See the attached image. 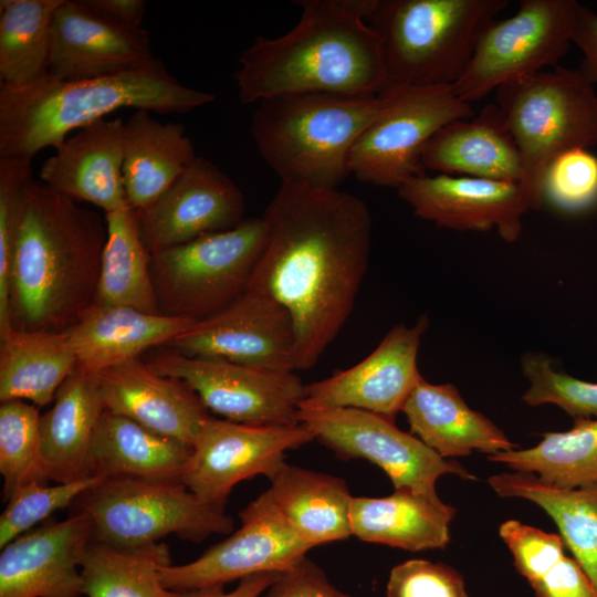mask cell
I'll use <instances>...</instances> for the list:
<instances>
[{
  "label": "cell",
  "mask_w": 597,
  "mask_h": 597,
  "mask_svg": "<svg viewBox=\"0 0 597 597\" xmlns=\"http://www.w3.org/2000/svg\"><path fill=\"white\" fill-rule=\"evenodd\" d=\"M249 290L275 298L295 329V368H312L350 316L367 273L371 216L358 197L281 184Z\"/></svg>",
  "instance_id": "6da1fadb"
},
{
  "label": "cell",
  "mask_w": 597,
  "mask_h": 597,
  "mask_svg": "<svg viewBox=\"0 0 597 597\" xmlns=\"http://www.w3.org/2000/svg\"><path fill=\"white\" fill-rule=\"evenodd\" d=\"M285 34L256 36L238 60L243 104L294 94H381L392 84L380 41L366 22L371 0H300Z\"/></svg>",
  "instance_id": "7a4b0ae2"
},
{
  "label": "cell",
  "mask_w": 597,
  "mask_h": 597,
  "mask_svg": "<svg viewBox=\"0 0 597 597\" xmlns=\"http://www.w3.org/2000/svg\"><path fill=\"white\" fill-rule=\"evenodd\" d=\"M105 217L31 179L11 272L13 329L65 332L94 303Z\"/></svg>",
  "instance_id": "3957f363"
},
{
  "label": "cell",
  "mask_w": 597,
  "mask_h": 597,
  "mask_svg": "<svg viewBox=\"0 0 597 597\" xmlns=\"http://www.w3.org/2000/svg\"><path fill=\"white\" fill-rule=\"evenodd\" d=\"M216 95L180 83L159 60L113 75L62 81L48 74L23 87L0 86V157L33 159L67 135L121 108L184 114Z\"/></svg>",
  "instance_id": "277c9868"
},
{
  "label": "cell",
  "mask_w": 597,
  "mask_h": 597,
  "mask_svg": "<svg viewBox=\"0 0 597 597\" xmlns=\"http://www.w3.org/2000/svg\"><path fill=\"white\" fill-rule=\"evenodd\" d=\"M388 88L376 95L306 93L260 101L251 135L281 184L336 189L349 175L359 135L380 114Z\"/></svg>",
  "instance_id": "5b68a950"
},
{
  "label": "cell",
  "mask_w": 597,
  "mask_h": 597,
  "mask_svg": "<svg viewBox=\"0 0 597 597\" xmlns=\"http://www.w3.org/2000/svg\"><path fill=\"white\" fill-rule=\"evenodd\" d=\"M509 0H371L366 22L377 33L391 84L453 85L484 28Z\"/></svg>",
  "instance_id": "8992f818"
},
{
  "label": "cell",
  "mask_w": 597,
  "mask_h": 597,
  "mask_svg": "<svg viewBox=\"0 0 597 597\" xmlns=\"http://www.w3.org/2000/svg\"><path fill=\"white\" fill-rule=\"evenodd\" d=\"M496 102L522 157L520 185L538 210L548 165L565 151L597 145L596 87L579 69L556 66L500 86Z\"/></svg>",
  "instance_id": "52a82bcc"
},
{
  "label": "cell",
  "mask_w": 597,
  "mask_h": 597,
  "mask_svg": "<svg viewBox=\"0 0 597 597\" xmlns=\"http://www.w3.org/2000/svg\"><path fill=\"white\" fill-rule=\"evenodd\" d=\"M263 217L151 254L150 273L161 314L206 320L243 296L263 252Z\"/></svg>",
  "instance_id": "ba28073f"
},
{
  "label": "cell",
  "mask_w": 597,
  "mask_h": 597,
  "mask_svg": "<svg viewBox=\"0 0 597 597\" xmlns=\"http://www.w3.org/2000/svg\"><path fill=\"white\" fill-rule=\"evenodd\" d=\"M75 504L76 511L91 517L93 538L116 546L154 544L170 534L201 542L233 530L224 507L202 500L180 482L105 478Z\"/></svg>",
  "instance_id": "9c48e42d"
},
{
  "label": "cell",
  "mask_w": 597,
  "mask_h": 597,
  "mask_svg": "<svg viewBox=\"0 0 597 597\" xmlns=\"http://www.w3.org/2000/svg\"><path fill=\"white\" fill-rule=\"evenodd\" d=\"M580 7L576 0H522L512 17L493 19L452 85L457 96L471 104L506 83L558 66L573 43Z\"/></svg>",
  "instance_id": "30bf717a"
},
{
  "label": "cell",
  "mask_w": 597,
  "mask_h": 597,
  "mask_svg": "<svg viewBox=\"0 0 597 597\" xmlns=\"http://www.w3.org/2000/svg\"><path fill=\"white\" fill-rule=\"evenodd\" d=\"M473 116L472 105L452 85L392 84L380 114L366 127L349 155V172L365 184L398 189L426 175L421 151L446 124Z\"/></svg>",
  "instance_id": "8fae6325"
},
{
  "label": "cell",
  "mask_w": 597,
  "mask_h": 597,
  "mask_svg": "<svg viewBox=\"0 0 597 597\" xmlns=\"http://www.w3.org/2000/svg\"><path fill=\"white\" fill-rule=\"evenodd\" d=\"M322 444L342 459H365L378 465L395 490L409 489L439 498L436 482L443 474L475 480L462 464L448 460L412 433L400 430L395 420L355 408L304 409L297 412Z\"/></svg>",
  "instance_id": "7c38bea8"
},
{
  "label": "cell",
  "mask_w": 597,
  "mask_h": 597,
  "mask_svg": "<svg viewBox=\"0 0 597 597\" xmlns=\"http://www.w3.org/2000/svg\"><path fill=\"white\" fill-rule=\"evenodd\" d=\"M157 371L185 381L206 408L228 420L260 426L297 425L306 385L293 371L159 352L146 360Z\"/></svg>",
  "instance_id": "4fadbf2b"
},
{
  "label": "cell",
  "mask_w": 597,
  "mask_h": 597,
  "mask_svg": "<svg viewBox=\"0 0 597 597\" xmlns=\"http://www.w3.org/2000/svg\"><path fill=\"white\" fill-rule=\"evenodd\" d=\"M239 516L241 527L197 559L163 567V584L170 590L185 594L256 573H283L312 548L294 532L268 491L241 510Z\"/></svg>",
  "instance_id": "5bb4252c"
},
{
  "label": "cell",
  "mask_w": 597,
  "mask_h": 597,
  "mask_svg": "<svg viewBox=\"0 0 597 597\" xmlns=\"http://www.w3.org/2000/svg\"><path fill=\"white\" fill-rule=\"evenodd\" d=\"M313 440L302 423L260 426L210 417L192 444L180 482L202 500L226 507L234 485L259 474L270 479L285 464L287 450Z\"/></svg>",
  "instance_id": "9a60e30c"
},
{
  "label": "cell",
  "mask_w": 597,
  "mask_h": 597,
  "mask_svg": "<svg viewBox=\"0 0 597 597\" xmlns=\"http://www.w3.org/2000/svg\"><path fill=\"white\" fill-rule=\"evenodd\" d=\"M295 342L289 311L275 298L249 290L223 311L193 323L166 346L189 357L293 371Z\"/></svg>",
  "instance_id": "2e32d148"
},
{
  "label": "cell",
  "mask_w": 597,
  "mask_h": 597,
  "mask_svg": "<svg viewBox=\"0 0 597 597\" xmlns=\"http://www.w3.org/2000/svg\"><path fill=\"white\" fill-rule=\"evenodd\" d=\"M428 326L426 315L395 325L363 360L307 385L300 409L355 408L395 420L422 378L417 358Z\"/></svg>",
  "instance_id": "e0dca14e"
},
{
  "label": "cell",
  "mask_w": 597,
  "mask_h": 597,
  "mask_svg": "<svg viewBox=\"0 0 597 597\" xmlns=\"http://www.w3.org/2000/svg\"><path fill=\"white\" fill-rule=\"evenodd\" d=\"M244 219L245 200L240 188L212 161L197 156L151 206L139 211V228L147 250L154 254L232 229Z\"/></svg>",
  "instance_id": "ac0fdd59"
},
{
  "label": "cell",
  "mask_w": 597,
  "mask_h": 597,
  "mask_svg": "<svg viewBox=\"0 0 597 597\" xmlns=\"http://www.w3.org/2000/svg\"><path fill=\"white\" fill-rule=\"evenodd\" d=\"M397 192L415 216L438 227L482 232L495 228L509 243L520 238L523 216L532 210L519 182L426 174L410 178Z\"/></svg>",
  "instance_id": "d6986e66"
},
{
  "label": "cell",
  "mask_w": 597,
  "mask_h": 597,
  "mask_svg": "<svg viewBox=\"0 0 597 597\" xmlns=\"http://www.w3.org/2000/svg\"><path fill=\"white\" fill-rule=\"evenodd\" d=\"M154 59L148 32L121 23L85 3L64 0L52 22L49 74L62 81L96 78Z\"/></svg>",
  "instance_id": "ffe728a7"
},
{
  "label": "cell",
  "mask_w": 597,
  "mask_h": 597,
  "mask_svg": "<svg viewBox=\"0 0 597 597\" xmlns=\"http://www.w3.org/2000/svg\"><path fill=\"white\" fill-rule=\"evenodd\" d=\"M93 540L88 514L46 522L0 554V597H82L81 559Z\"/></svg>",
  "instance_id": "44dd1931"
},
{
  "label": "cell",
  "mask_w": 597,
  "mask_h": 597,
  "mask_svg": "<svg viewBox=\"0 0 597 597\" xmlns=\"http://www.w3.org/2000/svg\"><path fill=\"white\" fill-rule=\"evenodd\" d=\"M96 375L105 410L191 447L211 417L185 381L157 371L139 357Z\"/></svg>",
  "instance_id": "7402d4cb"
},
{
  "label": "cell",
  "mask_w": 597,
  "mask_h": 597,
  "mask_svg": "<svg viewBox=\"0 0 597 597\" xmlns=\"http://www.w3.org/2000/svg\"><path fill=\"white\" fill-rule=\"evenodd\" d=\"M124 121L100 119L67 137L40 168L41 182L105 213L128 205L123 176Z\"/></svg>",
  "instance_id": "603a6c76"
},
{
  "label": "cell",
  "mask_w": 597,
  "mask_h": 597,
  "mask_svg": "<svg viewBox=\"0 0 597 597\" xmlns=\"http://www.w3.org/2000/svg\"><path fill=\"white\" fill-rule=\"evenodd\" d=\"M421 161L426 169L450 176L521 184L524 174L520 150L496 104L441 127L426 143Z\"/></svg>",
  "instance_id": "cb8c5ba5"
},
{
  "label": "cell",
  "mask_w": 597,
  "mask_h": 597,
  "mask_svg": "<svg viewBox=\"0 0 597 597\" xmlns=\"http://www.w3.org/2000/svg\"><path fill=\"white\" fill-rule=\"evenodd\" d=\"M104 410L97 375L77 365L40 419L49 481L65 483L95 475L92 439Z\"/></svg>",
  "instance_id": "d4e9b609"
},
{
  "label": "cell",
  "mask_w": 597,
  "mask_h": 597,
  "mask_svg": "<svg viewBox=\"0 0 597 597\" xmlns=\"http://www.w3.org/2000/svg\"><path fill=\"white\" fill-rule=\"evenodd\" d=\"M401 412L411 433L444 459L472 451L490 457L517 448L494 422L471 409L452 384L436 385L421 378Z\"/></svg>",
  "instance_id": "484cf974"
},
{
  "label": "cell",
  "mask_w": 597,
  "mask_h": 597,
  "mask_svg": "<svg viewBox=\"0 0 597 597\" xmlns=\"http://www.w3.org/2000/svg\"><path fill=\"white\" fill-rule=\"evenodd\" d=\"M193 323L132 307L93 304L65 333L78 366L98 374L149 348L166 346Z\"/></svg>",
  "instance_id": "4316f807"
},
{
  "label": "cell",
  "mask_w": 597,
  "mask_h": 597,
  "mask_svg": "<svg viewBox=\"0 0 597 597\" xmlns=\"http://www.w3.org/2000/svg\"><path fill=\"white\" fill-rule=\"evenodd\" d=\"M455 509L440 498L397 489L385 498L353 496L352 535L406 551L444 548Z\"/></svg>",
  "instance_id": "83f0119b"
},
{
  "label": "cell",
  "mask_w": 597,
  "mask_h": 597,
  "mask_svg": "<svg viewBox=\"0 0 597 597\" xmlns=\"http://www.w3.org/2000/svg\"><path fill=\"white\" fill-rule=\"evenodd\" d=\"M197 155L186 128L161 123L137 109L124 122L123 176L127 202L140 211L151 206Z\"/></svg>",
  "instance_id": "f1b7e54d"
},
{
  "label": "cell",
  "mask_w": 597,
  "mask_h": 597,
  "mask_svg": "<svg viewBox=\"0 0 597 597\" xmlns=\"http://www.w3.org/2000/svg\"><path fill=\"white\" fill-rule=\"evenodd\" d=\"M191 452V446L108 410L92 439L94 474L104 478L180 482Z\"/></svg>",
  "instance_id": "f546056e"
},
{
  "label": "cell",
  "mask_w": 597,
  "mask_h": 597,
  "mask_svg": "<svg viewBox=\"0 0 597 597\" xmlns=\"http://www.w3.org/2000/svg\"><path fill=\"white\" fill-rule=\"evenodd\" d=\"M270 481L273 503L312 548L352 535L353 496L343 479L285 463Z\"/></svg>",
  "instance_id": "4dcf8cb0"
},
{
  "label": "cell",
  "mask_w": 597,
  "mask_h": 597,
  "mask_svg": "<svg viewBox=\"0 0 597 597\" xmlns=\"http://www.w3.org/2000/svg\"><path fill=\"white\" fill-rule=\"evenodd\" d=\"M77 365L65 332L12 329L0 338V401L49 405Z\"/></svg>",
  "instance_id": "1f68e13d"
},
{
  "label": "cell",
  "mask_w": 597,
  "mask_h": 597,
  "mask_svg": "<svg viewBox=\"0 0 597 597\" xmlns=\"http://www.w3.org/2000/svg\"><path fill=\"white\" fill-rule=\"evenodd\" d=\"M489 484L499 496L524 499L543 509L597 591V485L561 489L520 471L494 474Z\"/></svg>",
  "instance_id": "d6a6232c"
},
{
  "label": "cell",
  "mask_w": 597,
  "mask_h": 597,
  "mask_svg": "<svg viewBox=\"0 0 597 597\" xmlns=\"http://www.w3.org/2000/svg\"><path fill=\"white\" fill-rule=\"evenodd\" d=\"M107 237L94 303L161 314L150 273L151 254L139 228V211L126 207L105 213Z\"/></svg>",
  "instance_id": "836d02e7"
},
{
  "label": "cell",
  "mask_w": 597,
  "mask_h": 597,
  "mask_svg": "<svg viewBox=\"0 0 597 597\" xmlns=\"http://www.w3.org/2000/svg\"><path fill=\"white\" fill-rule=\"evenodd\" d=\"M171 565L168 546H116L92 540L81 559L85 597H184L168 589L160 569Z\"/></svg>",
  "instance_id": "e575fe53"
},
{
  "label": "cell",
  "mask_w": 597,
  "mask_h": 597,
  "mask_svg": "<svg viewBox=\"0 0 597 597\" xmlns=\"http://www.w3.org/2000/svg\"><path fill=\"white\" fill-rule=\"evenodd\" d=\"M488 459L513 471L533 473L555 488L597 485V418L574 419L572 429L544 432L532 448H515Z\"/></svg>",
  "instance_id": "d590c367"
},
{
  "label": "cell",
  "mask_w": 597,
  "mask_h": 597,
  "mask_svg": "<svg viewBox=\"0 0 597 597\" xmlns=\"http://www.w3.org/2000/svg\"><path fill=\"white\" fill-rule=\"evenodd\" d=\"M63 1H0L1 85L23 87L49 74L52 22Z\"/></svg>",
  "instance_id": "8d00e7d4"
},
{
  "label": "cell",
  "mask_w": 597,
  "mask_h": 597,
  "mask_svg": "<svg viewBox=\"0 0 597 597\" xmlns=\"http://www.w3.org/2000/svg\"><path fill=\"white\" fill-rule=\"evenodd\" d=\"M38 407L13 399L0 405V473L3 500L19 488L48 480L41 448Z\"/></svg>",
  "instance_id": "74e56055"
},
{
  "label": "cell",
  "mask_w": 597,
  "mask_h": 597,
  "mask_svg": "<svg viewBox=\"0 0 597 597\" xmlns=\"http://www.w3.org/2000/svg\"><path fill=\"white\" fill-rule=\"evenodd\" d=\"M32 160L0 157V337L13 328L10 320L11 272Z\"/></svg>",
  "instance_id": "f35d334b"
},
{
  "label": "cell",
  "mask_w": 597,
  "mask_h": 597,
  "mask_svg": "<svg viewBox=\"0 0 597 597\" xmlns=\"http://www.w3.org/2000/svg\"><path fill=\"white\" fill-rule=\"evenodd\" d=\"M528 388L522 400L528 406L555 405L577 418H597V383L578 379L554 370L552 359L542 353L528 352L521 359Z\"/></svg>",
  "instance_id": "ab89813d"
},
{
  "label": "cell",
  "mask_w": 597,
  "mask_h": 597,
  "mask_svg": "<svg viewBox=\"0 0 597 597\" xmlns=\"http://www.w3.org/2000/svg\"><path fill=\"white\" fill-rule=\"evenodd\" d=\"M105 478L92 475L55 485L33 482L14 491L0 516V548L74 502Z\"/></svg>",
  "instance_id": "60d3db41"
},
{
  "label": "cell",
  "mask_w": 597,
  "mask_h": 597,
  "mask_svg": "<svg viewBox=\"0 0 597 597\" xmlns=\"http://www.w3.org/2000/svg\"><path fill=\"white\" fill-rule=\"evenodd\" d=\"M544 201L566 212H579L597 202V157L576 148L556 157L543 180Z\"/></svg>",
  "instance_id": "b9f144b4"
},
{
  "label": "cell",
  "mask_w": 597,
  "mask_h": 597,
  "mask_svg": "<svg viewBox=\"0 0 597 597\" xmlns=\"http://www.w3.org/2000/svg\"><path fill=\"white\" fill-rule=\"evenodd\" d=\"M514 565L528 584L543 577L565 556V543L559 534L547 533L516 520H507L499 527Z\"/></svg>",
  "instance_id": "7bdbcfd3"
},
{
  "label": "cell",
  "mask_w": 597,
  "mask_h": 597,
  "mask_svg": "<svg viewBox=\"0 0 597 597\" xmlns=\"http://www.w3.org/2000/svg\"><path fill=\"white\" fill-rule=\"evenodd\" d=\"M387 597H470L462 575L453 567L426 559H409L389 574Z\"/></svg>",
  "instance_id": "ee69618b"
},
{
  "label": "cell",
  "mask_w": 597,
  "mask_h": 597,
  "mask_svg": "<svg viewBox=\"0 0 597 597\" xmlns=\"http://www.w3.org/2000/svg\"><path fill=\"white\" fill-rule=\"evenodd\" d=\"M260 597H353L331 584L324 572L306 556L280 577Z\"/></svg>",
  "instance_id": "f6af8a7d"
},
{
  "label": "cell",
  "mask_w": 597,
  "mask_h": 597,
  "mask_svg": "<svg viewBox=\"0 0 597 597\" xmlns=\"http://www.w3.org/2000/svg\"><path fill=\"white\" fill-rule=\"evenodd\" d=\"M531 587L536 597H597L584 569L566 555Z\"/></svg>",
  "instance_id": "bcb514c9"
},
{
  "label": "cell",
  "mask_w": 597,
  "mask_h": 597,
  "mask_svg": "<svg viewBox=\"0 0 597 597\" xmlns=\"http://www.w3.org/2000/svg\"><path fill=\"white\" fill-rule=\"evenodd\" d=\"M573 43L583 54L578 69L597 86V12L582 4L573 34Z\"/></svg>",
  "instance_id": "7dc6e473"
},
{
  "label": "cell",
  "mask_w": 597,
  "mask_h": 597,
  "mask_svg": "<svg viewBox=\"0 0 597 597\" xmlns=\"http://www.w3.org/2000/svg\"><path fill=\"white\" fill-rule=\"evenodd\" d=\"M279 572H263L240 579L231 591H224V585L185 593L184 597H260L279 577Z\"/></svg>",
  "instance_id": "c3c4849f"
},
{
  "label": "cell",
  "mask_w": 597,
  "mask_h": 597,
  "mask_svg": "<svg viewBox=\"0 0 597 597\" xmlns=\"http://www.w3.org/2000/svg\"><path fill=\"white\" fill-rule=\"evenodd\" d=\"M101 13L130 27L140 28L146 1L144 0H84Z\"/></svg>",
  "instance_id": "681fc988"
}]
</instances>
